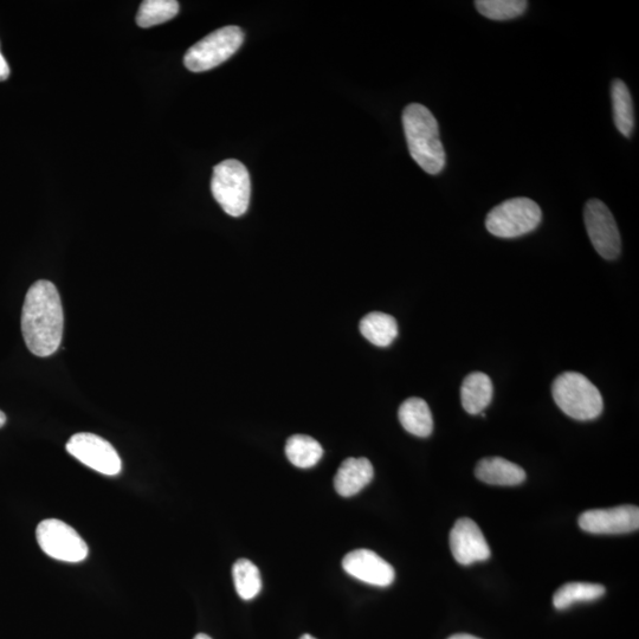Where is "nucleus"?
I'll list each match as a JSON object with an SVG mask.
<instances>
[{
    "instance_id": "nucleus-2",
    "label": "nucleus",
    "mask_w": 639,
    "mask_h": 639,
    "mask_svg": "<svg viewBox=\"0 0 639 639\" xmlns=\"http://www.w3.org/2000/svg\"><path fill=\"white\" fill-rule=\"evenodd\" d=\"M403 126L412 159L432 176L441 173L445 151L435 116L419 103H411L404 109Z\"/></svg>"
},
{
    "instance_id": "nucleus-4",
    "label": "nucleus",
    "mask_w": 639,
    "mask_h": 639,
    "mask_svg": "<svg viewBox=\"0 0 639 639\" xmlns=\"http://www.w3.org/2000/svg\"><path fill=\"white\" fill-rule=\"evenodd\" d=\"M213 198L232 217L248 211L251 197L250 174L240 161L229 159L213 169L211 180Z\"/></svg>"
},
{
    "instance_id": "nucleus-6",
    "label": "nucleus",
    "mask_w": 639,
    "mask_h": 639,
    "mask_svg": "<svg viewBox=\"0 0 639 639\" xmlns=\"http://www.w3.org/2000/svg\"><path fill=\"white\" fill-rule=\"evenodd\" d=\"M243 42V31L235 25L213 31L187 50L185 67L193 73H203L221 66L237 53Z\"/></svg>"
},
{
    "instance_id": "nucleus-11",
    "label": "nucleus",
    "mask_w": 639,
    "mask_h": 639,
    "mask_svg": "<svg viewBox=\"0 0 639 639\" xmlns=\"http://www.w3.org/2000/svg\"><path fill=\"white\" fill-rule=\"evenodd\" d=\"M450 548L457 563L463 566L486 561L492 555L480 527L468 518L458 520L451 529Z\"/></svg>"
},
{
    "instance_id": "nucleus-23",
    "label": "nucleus",
    "mask_w": 639,
    "mask_h": 639,
    "mask_svg": "<svg viewBox=\"0 0 639 639\" xmlns=\"http://www.w3.org/2000/svg\"><path fill=\"white\" fill-rule=\"evenodd\" d=\"M477 11L493 21H508L525 14L528 3L525 0H477Z\"/></svg>"
},
{
    "instance_id": "nucleus-8",
    "label": "nucleus",
    "mask_w": 639,
    "mask_h": 639,
    "mask_svg": "<svg viewBox=\"0 0 639 639\" xmlns=\"http://www.w3.org/2000/svg\"><path fill=\"white\" fill-rule=\"evenodd\" d=\"M585 227L597 253L605 260H616L621 255L622 240L608 206L598 199H591L585 205Z\"/></svg>"
},
{
    "instance_id": "nucleus-3",
    "label": "nucleus",
    "mask_w": 639,
    "mask_h": 639,
    "mask_svg": "<svg viewBox=\"0 0 639 639\" xmlns=\"http://www.w3.org/2000/svg\"><path fill=\"white\" fill-rule=\"evenodd\" d=\"M552 395L558 408L577 421H592L604 409L603 397L596 385L577 372L560 374L552 385Z\"/></svg>"
},
{
    "instance_id": "nucleus-17",
    "label": "nucleus",
    "mask_w": 639,
    "mask_h": 639,
    "mask_svg": "<svg viewBox=\"0 0 639 639\" xmlns=\"http://www.w3.org/2000/svg\"><path fill=\"white\" fill-rule=\"evenodd\" d=\"M360 332L374 346L387 347L398 337V324L393 316L374 312L361 320Z\"/></svg>"
},
{
    "instance_id": "nucleus-27",
    "label": "nucleus",
    "mask_w": 639,
    "mask_h": 639,
    "mask_svg": "<svg viewBox=\"0 0 639 639\" xmlns=\"http://www.w3.org/2000/svg\"><path fill=\"white\" fill-rule=\"evenodd\" d=\"M195 639H212V638L205 634H199L195 637Z\"/></svg>"
},
{
    "instance_id": "nucleus-12",
    "label": "nucleus",
    "mask_w": 639,
    "mask_h": 639,
    "mask_svg": "<svg viewBox=\"0 0 639 639\" xmlns=\"http://www.w3.org/2000/svg\"><path fill=\"white\" fill-rule=\"evenodd\" d=\"M342 567L353 578L373 586H390L396 578L395 568L370 550L348 553L342 560Z\"/></svg>"
},
{
    "instance_id": "nucleus-15",
    "label": "nucleus",
    "mask_w": 639,
    "mask_h": 639,
    "mask_svg": "<svg viewBox=\"0 0 639 639\" xmlns=\"http://www.w3.org/2000/svg\"><path fill=\"white\" fill-rule=\"evenodd\" d=\"M494 387L492 379L482 372L470 373L463 380L461 400L469 415H480L492 403Z\"/></svg>"
},
{
    "instance_id": "nucleus-25",
    "label": "nucleus",
    "mask_w": 639,
    "mask_h": 639,
    "mask_svg": "<svg viewBox=\"0 0 639 639\" xmlns=\"http://www.w3.org/2000/svg\"><path fill=\"white\" fill-rule=\"evenodd\" d=\"M448 639H481V638H477L475 636H471L467 634H458V635L451 636Z\"/></svg>"
},
{
    "instance_id": "nucleus-24",
    "label": "nucleus",
    "mask_w": 639,
    "mask_h": 639,
    "mask_svg": "<svg viewBox=\"0 0 639 639\" xmlns=\"http://www.w3.org/2000/svg\"><path fill=\"white\" fill-rule=\"evenodd\" d=\"M10 76V67L8 62H6L2 51H0V82L6 81Z\"/></svg>"
},
{
    "instance_id": "nucleus-20",
    "label": "nucleus",
    "mask_w": 639,
    "mask_h": 639,
    "mask_svg": "<svg viewBox=\"0 0 639 639\" xmlns=\"http://www.w3.org/2000/svg\"><path fill=\"white\" fill-rule=\"evenodd\" d=\"M605 587L590 583H568L561 586L553 597L554 608L566 610L572 605L584 602H593L605 595Z\"/></svg>"
},
{
    "instance_id": "nucleus-13",
    "label": "nucleus",
    "mask_w": 639,
    "mask_h": 639,
    "mask_svg": "<svg viewBox=\"0 0 639 639\" xmlns=\"http://www.w3.org/2000/svg\"><path fill=\"white\" fill-rule=\"evenodd\" d=\"M372 463L367 458H347L334 477V487L342 497L357 495L373 479Z\"/></svg>"
},
{
    "instance_id": "nucleus-21",
    "label": "nucleus",
    "mask_w": 639,
    "mask_h": 639,
    "mask_svg": "<svg viewBox=\"0 0 639 639\" xmlns=\"http://www.w3.org/2000/svg\"><path fill=\"white\" fill-rule=\"evenodd\" d=\"M232 576L238 596L244 600L254 599L262 590L260 570L248 559L237 560L232 567Z\"/></svg>"
},
{
    "instance_id": "nucleus-1",
    "label": "nucleus",
    "mask_w": 639,
    "mask_h": 639,
    "mask_svg": "<svg viewBox=\"0 0 639 639\" xmlns=\"http://www.w3.org/2000/svg\"><path fill=\"white\" fill-rule=\"evenodd\" d=\"M21 325L25 344L36 357H50L60 348L64 314L53 282L40 280L32 284L25 296Z\"/></svg>"
},
{
    "instance_id": "nucleus-5",
    "label": "nucleus",
    "mask_w": 639,
    "mask_h": 639,
    "mask_svg": "<svg viewBox=\"0 0 639 639\" xmlns=\"http://www.w3.org/2000/svg\"><path fill=\"white\" fill-rule=\"evenodd\" d=\"M542 212L534 200L519 197L506 200L488 213L486 227L500 238H516L529 234L541 223Z\"/></svg>"
},
{
    "instance_id": "nucleus-9",
    "label": "nucleus",
    "mask_w": 639,
    "mask_h": 639,
    "mask_svg": "<svg viewBox=\"0 0 639 639\" xmlns=\"http://www.w3.org/2000/svg\"><path fill=\"white\" fill-rule=\"evenodd\" d=\"M67 451L76 460L98 473L115 476L120 474L121 458L113 445L102 437L89 432H80L70 438Z\"/></svg>"
},
{
    "instance_id": "nucleus-18",
    "label": "nucleus",
    "mask_w": 639,
    "mask_h": 639,
    "mask_svg": "<svg viewBox=\"0 0 639 639\" xmlns=\"http://www.w3.org/2000/svg\"><path fill=\"white\" fill-rule=\"evenodd\" d=\"M611 98L615 125L624 137L630 138L635 128L634 102L628 86L622 80L613 81Z\"/></svg>"
},
{
    "instance_id": "nucleus-10",
    "label": "nucleus",
    "mask_w": 639,
    "mask_h": 639,
    "mask_svg": "<svg viewBox=\"0 0 639 639\" xmlns=\"http://www.w3.org/2000/svg\"><path fill=\"white\" fill-rule=\"evenodd\" d=\"M579 526L591 534L635 532L639 527V509L636 506L592 509L580 515Z\"/></svg>"
},
{
    "instance_id": "nucleus-28",
    "label": "nucleus",
    "mask_w": 639,
    "mask_h": 639,
    "mask_svg": "<svg viewBox=\"0 0 639 639\" xmlns=\"http://www.w3.org/2000/svg\"><path fill=\"white\" fill-rule=\"evenodd\" d=\"M300 639H316L311 635H303Z\"/></svg>"
},
{
    "instance_id": "nucleus-26",
    "label": "nucleus",
    "mask_w": 639,
    "mask_h": 639,
    "mask_svg": "<svg viewBox=\"0 0 639 639\" xmlns=\"http://www.w3.org/2000/svg\"><path fill=\"white\" fill-rule=\"evenodd\" d=\"M5 423H6V415L2 410H0V429L3 428Z\"/></svg>"
},
{
    "instance_id": "nucleus-19",
    "label": "nucleus",
    "mask_w": 639,
    "mask_h": 639,
    "mask_svg": "<svg viewBox=\"0 0 639 639\" xmlns=\"http://www.w3.org/2000/svg\"><path fill=\"white\" fill-rule=\"evenodd\" d=\"M286 455L295 467L308 469L319 463L324 455V449L311 436L294 435L287 441Z\"/></svg>"
},
{
    "instance_id": "nucleus-7",
    "label": "nucleus",
    "mask_w": 639,
    "mask_h": 639,
    "mask_svg": "<svg viewBox=\"0 0 639 639\" xmlns=\"http://www.w3.org/2000/svg\"><path fill=\"white\" fill-rule=\"evenodd\" d=\"M36 538L41 550L50 558L76 564L88 557L86 541L73 527L61 520L42 521L36 529Z\"/></svg>"
},
{
    "instance_id": "nucleus-14",
    "label": "nucleus",
    "mask_w": 639,
    "mask_h": 639,
    "mask_svg": "<svg viewBox=\"0 0 639 639\" xmlns=\"http://www.w3.org/2000/svg\"><path fill=\"white\" fill-rule=\"evenodd\" d=\"M475 475L492 486H518L526 480L524 469L502 457L483 458L477 463Z\"/></svg>"
},
{
    "instance_id": "nucleus-22",
    "label": "nucleus",
    "mask_w": 639,
    "mask_h": 639,
    "mask_svg": "<svg viewBox=\"0 0 639 639\" xmlns=\"http://www.w3.org/2000/svg\"><path fill=\"white\" fill-rule=\"evenodd\" d=\"M179 3L174 0H145L140 5L137 23L140 28H152L171 21L178 15Z\"/></svg>"
},
{
    "instance_id": "nucleus-16",
    "label": "nucleus",
    "mask_w": 639,
    "mask_h": 639,
    "mask_svg": "<svg viewBox=\"0 0 639 639\" xmlns=\"http://www.w3.org/2000/svg\"><path fill=\"white\" fill-rule=\"evenodd\" d=\"M398 417L403 428L417 437H429L434 430V418L428 403L421 398H410L400 406Z\"/></svg>"
}]
</instances>
